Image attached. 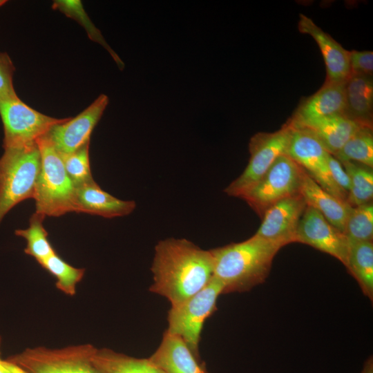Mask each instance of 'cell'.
Returning <instances> with one entry per match:
<instances>
[{"instance_id": "603a6c76", "label": "cell", "mask_w": 373, "mask_h": 373, "mask_svg": "<svg viewBox=\"0 0 373 373\" xmlns=\"http://www.w3.org/2000/svg\"><path fill=\"white\" fill-rule=\"evenodd\" d=\"M332 155L341 163L353 162L372 169V125L361 126L342 148Z\"/></svg>"}, {"instance_id": "5bb4252c", "label": "cell", "mask_w": 373, "mask_h": 373, "mask_svg": "<svg viewBox=\"0 0 373 373\" xmlns=\"http://www.w3.org/2000/svg\"><path fill=\"white\" fill-rule=\"evenodd\" d=\"M298 28L300 32L311 36L318 46L325 64V83H344L351 75L350 51L305 15H299Z\"/></svg>"}, {"instance_id": "9a60e30c", "label": "cell", "mask_w": 373, "mask_h": 373, "mask_svg": "<svg viewBox=\"0 0 373 373\" xmlns=\"http://www.w3.org/2000/svg\"><path fill=\"white\" fill-rule=\"evenodd\" d=\"M149 359L164 373H209L185 342L166 330L157 349Z\"/></svg>"}, {"instance_id": "4316f807", "label": "cell", "mask_w": 373, "mask_h": 373, "mask_svg": "<svg viewBox=\"0 0 373 373\" xmlns=\"http://www.w3.org/2000/svg\"><path fill=\"white\" fill-rule=\"evenodd\" d=\"M343 233L350 244L372 241L373 204L372 202L352 208Z\"/></svg>"}, {"instance_id": "f1b7e54d", "label": "cell", "mask_w": 373, "mask_h": 373, "mask_svg": "<svg viewBox=\"0 0 373 373\" xmlns=\"http://www.w3.org/2000/svg\"><path fill=\"white\" fill-rule=\"evenodd\" d=\"M89 144H86L72 153L60 154L66 171L76 188L95 181L90 167Z\"/></svg>"}, {"instance_id": "cb8c5ba5", "label": "cell", "mask_w": 373, "mask_h": 373, "mask_svg": "<svg viewBox=\"0 0 373 373\" xmlns=\"http://www.w3.org/2000/svg\"><path fill=\"white\" fill-rule=\"evenodd\" d=\"M46 216L36 212L30 218L29 227L25 229H17L16 236L24 238L27 245L26 254L34 258L39 264L50 256L56 254L48 239V232L43 225Z\"/></svg>"}, {"instance_id": "d6a6232c", "label": "cell", "mask_w": 373, "mask_h": 373, "mask_svg": "<svg viewBox=\"0 0 373 373\" xmlns=\"http://www.w3.org/2000/svg\"><path fill=\"white\" fill-rule=\"evenodd\" d=\"M1 338L0 336V347ZM0 373H28L18 365L11 363L7 359H2L0 356Z\"/></svg>"}, {"instance_id": "6da1fadb", "label": "cell", "mask_w": 373, "mask_h": 373, "mask_svg": "<svg viewBox=\"0 0 373 373\" xmlns=\"http://www.w3.org/2000/svg\"><path fill=\"white\" fill-rule=\"evenodd\" d=\"M153 283L150 291L178 304L203 289L213 278V258L184 238L160 240L151 265Z\"/></svg>"}, {"instance_id": "7a4b0ae2", "label": "cell", "mask_w": 373, "mask_h": 373, "mask_svg": "<svg viewBox=\"0 0 373 373\" xmlns=\"http://www.w3.org/2000/svg\"><path fill=\"white\" fill-rule=\"evenodd\" d=\"M279 249L255 234L211 249L213 277L222 284L223 294L247 291L265 281Z\"/></svg>"}, {"instance_id": "4dcf8cb0", "label": "cell", "mask_w": 373, "mask_h": 373, "mask_svg": "<svg viewBox=\"0 0 373 373\" xmlns=\"http://www.w3.org/2000/svg\"><path fill=\"white\" fill-rule=\"evenodd\" d=\"M350 67L351 74L372 76V51H350Z\"/></svg>"}, {"instance_id": "d6986e66", "label": "cell", "mask_w": 373, "mask_h": 373, "mask_svg": "<svg viewBox=\"0 0 373 373\" xmlns=\"http://www.w3.org/2000/svg\"><path fill=\"white\" fill-rule=\"evenodd\" d=\"M300 193L307 206L317 210L330 224L344 232L352 207L322 189L305 170Z\"/></svg>"}, {"instance_id": "8992f818", "label": "cell", "mask_w": 373, "mask_h": 373, "mask_svg": "<svg viewBox=\"0 0 373 373\" xmlns=\"http://www.w3.org/2000/svg\"><path fill=\"white\" fill-rule=\"evenodd\" d=\"M222 284L213 277L200 291L186 300L171 305L168 313L167 332L180 337L200 359L199 343L203 325L216 309Z\"/></svg>"}, {"instance_id": "44dd1931", "label": "cell", "mask_w": 373, "mask_h": 373, "mask_svg": "<svg viewBox=\"0 0 373 373\" xmlns=\"http://www.w3.org/2000/svg\"><path fill=\"white\" fill-rule=\"evenodd\" d=\"M92 361L102 373H164L149 358H139L95 347Z\"/></svg>"}, {"instance_id": "5b68a950", "label": "cell", "mask_w": 373, "mask_h": 373, "mask_svg": "<svg viewBox=\"0 0 373 373\" xmlns=\"http://www.w3.org/2000/svg\"><path fill=\"white\" fill-rule=\"evenodd\" d=\"M95 347L90 343L59 348H26L6 359L28 373H102L93 364Z\"/></svg>"}, {"instance_id": "ffe728a7", "label": "cell", "mask_w": 373, "mask_h": 373, "mask_svg": "<svg viewBox=\"0 0 373 373\" xmlns=\"http://www.w3.org/2000/svg\"><path fill=\"white\" fill-rule=\"evenodd\" d=\"M344 114L363 124L372 125V76L351 74L345 82Z\"/></svg>"}, {"instance_id": "e0dca14e", "label": "cell", "mask_w": 373, "mask_h": 373, "mask_svg": "<svg viewBox=\"0 0 373 373\" xmlns=\"http://www.w3.org/2000/svg\"><path fill=\"white\" fill-rule=\"evenodd\" d=\"M345 82L324 83L317 92L299 104L292 118L288 122L299 124L322 117L344 113Z\"/></svg>"}, {"instance_id": "e575fe53", "label": "cell", "mask_w": 373, "mask_h": 373, "mask_svg": "<svg viewBox=\"0 0 373 373\" xmlns=\"http://www.w3.org/2000/svg\"><path fill=\"white\" fill-rule=\"evenodd\" d=\"M7 2L6 0H0V7Z\"/></svg>"}, {"instance_id": "f546056e", "label": "cell", "mask_w": 373, "mask_h": 373, "mask_svg": "<svg viewBox=\"0 0 373 373\" xmlns=\"http://www.w3.org/2000/svg\"><path fill=\"white\" fill-rule=\"evenodd\" d=\"M15 68L6 52H0V99L16 96L13 86Z\"/></svg>"}, {"instance_id": "ba28073f", "label": "cell", "mask_w": 373, "mask_h": 373, "mask_svg": "<svg viewBox=\"0 0 373 373\" xmlns=\"http://www.w3.org/2000/svg\"><path fill=\"white\" fill-rule=\"evenodd\" d=\"M0 116L3 126V149L36 144L51 128L67 119H57L38 112L17 95L0 99Z\"/></svg>"}, {"instance_id": "7c38bea8", "label": "cell", "mask_w": 373, "mask_h": 373, "mask_svg": "<svg viewBox=\"0 0 373 373\" xmlns=\"http://www.w3.org/2000/svg\"><path fill=\"white\" fill-rule=\"evenodd\" d=\"M306 207L300 194L276 202L264 213L255 235L280 249L296 242L299 222Z\"/></svg>"}, {"instance_id": "9c48e42d", "label": "cell", "mask_w": 373, "mask_h": 373, "mask_svg": "<svg viewBox=\"0 0 373 373\" xmlns=\"http://www.w3.org/2000/svg\"><path fill=\"white\" fill-rule=\"evenodd\" d=\"M304 169L287 154L279 156L241 198L262 218L276 202L300 193Z\"/></svg>"}, {"instance_id": "30bf717a", "label": "cell", "mask_w": 373, "mask_h": 373, "mask_svg": "<svg viewBox=\"0 0 373 373\" xmlns=\"http://www.w3.org/2000/svg\"><path fill=\"white\" fill-rule=\"evenodd\" d=\"M289 124L291 126V136L287 155L298 164L322 189L347 202V193L335 183L329 173L327 165L329 153L309 130Z\"/></svg>"}, {"instance_id": "484cf974", "label": "cell", "mask_w": 373, "mask_h": 373, "mask_svg": "<svg viewBox=\"0 0 373 373\" xmlns=\"http://www.w3.org/2000/svg\"><path fill=\"white\" fill-rule=\"evenodd\" d=\"M41 267L56 278L55 287L66 295L73 296L77 285L84 276L85 269L67 263L57 253L39 263Z\"/></svg>"}, {"instance_id": "ac0fdd59", "label": "cell", "mask_w": 373, "mask_h": 373, "mask_svg": "<svg viewBox=\"0 0 373 373\" xmlns=\"http://www.w3.org/2000/svg\"><path fill=\"white\" fill-rule=\"evenodd\" d=\"M289 123L309 130L332 155L338 152L361 126L367 125L350 118L344 113L322 117L299 124Z\"/></svg>"}, {"instance_id": "2e32d148", "label": "cell", "mask_w": 373, "mask_h": 373, "mask_svg": "<svg viewBox=\"0 0 373 373\" xmlns=\"http://www.w3.org/2000/svg\"><path fill=\"white\" fill-rule=\"evenodd\" d=\"M135 207L134 201L122 200L111 195L95 181L76 188L75 213L111 218L128 215Z\"/></svg>"}, {"instance_id": "1f68e13d", "label": "cell", "mask_w": 373, "mask_h": 373, "mask_svg": "<svg viewBox=\"0 0 373 373\" xmlns=\"http://www.w3.org/2000/svg\"><path fill=\"white\" fill-rule=\"evenodd\" d=\"M327 165L335 183L348 194L351 188V181L342 164L329 153L327 157Z\"/></svg>"}, {"instance_id": "4fadbf2b", "label": "cell", "mask_w": 373, "mask_h": 373, "mask_svg": "<svg viewBox=\"0 0 373 373\" xmlns=\"http://www.w3.org/2000/svg\"><path fill=\"white\" fill-rule=\"evenodd\" d=\"M108 104V97L100 95L76 117L51 128L47 136L59 154L72 153L90 142L91 133Z\"/></svg>"}, {"instance_id": "7402d4cb", "label": "cell", "mask_w": 373, "mask_h": 373, "mask_svg": "<svg viewBox=\"0 0 373 373\" xmlns=\"http://www.w3.org/2000/svg\"><path fill=\"white\" fill-rule=\"evenodd\" d=\"M357 281L363 294L373 299V243L372 241L350 244L345 266Z\"/></svg>"}, {"instance_id": "836d02e7", "label": "cell", "mask_w": 373, "mask_h": 373, "mask_svg": "<svg viewBox=\"0 0 373 373\" xmlns=\"http://www.w3.org/2000/svg\"><path fill=\"white\" fill-rule=\"evenodd\" d=\"M361 373H373V359L372 356L366 360Z\"/></svg>"}, {"instance_id": "52a82bcc", "label": "cell", "mask_w": 373, "mask_h": 373, "mask_svg": "<svg viewBox=\"0 0 373 373\" xmlns=\"http://www.w3.org/2000/svg\"><path fill=\"white\" fill-rule=\"evenodd\" d=\"M291 136V126L287 122L272 133L260 132L249 143L250 158L242 174L224 190L233 197L241 198L257 184L276 159L287 151Z\"/></svg>"}, {"instance_id": "8fae6325", "label": "cell", "mask_w": 373, "mask_h": 373, "mask_svg": "<svg viewBox=\"0 0 373 373\" xmlns=\"http://www.w3.org/2000/svg\"><path fill=\"white\" fill-rule=\"evenodd\" d=\"M296 242L309 245L347 265L350 243L345 235L309 206L300 220Z\"/></svg>"}, {"instance_id": "3957f363", "label": "cell", "mask_w": 373, "mask_h": 373, "mask_svg": "<svg viewBox=\"0 0 373 373\" xmlns=\"http://www.w3.org/2000/svg\"><path fill=\"white\" fill-rule=\"evenodd\" d=\"M37 144L41 169L33 197L36 212L53 217L75 212L76 187L66 171L60 154L47 134Z\"/></svg>"}, {"instance_id": "83f0119b", "label": "cell", "mask_w": 373, "mask_h": 373, "mask_svg": "<svg viewBox=\"0 0 373 373\" xmlns=\"http://www.w3.org/2000/svg\"><path fill=\"white\" fill-rule=\"evenodd\" d=\"M52 8L59 10L67 17L74 19L81 24L86 30L90 39L102 45L111 55L120 69L124 66V63L116 53L109 47L102 36L99 30L90 21L86 13L83 9L80 1H55Z\"/></svg>"}, {"instance_id": "d4e9b609", "label": "cell", "mask_w": 373, "mask_h": 373, "mask_svg": "<svg viewBox=\"0 0 373 373\" xmlns=\"http://www.w3.org/2000/svg\"><path fill=\"white\" fill-rule=\"evenodd\" d=\"M351 181L347 203L355 207L371 202L373 196L372 169L353 162L341 163Z\"/></svg>"}, {"instance_id": "277c9868", "label": "cell", "mask_w": 373, "mask_h": 373, "mask_svg": "<svg viewBox=\"0 0 373 373\" xmlns=\"http://www.w3.org/2000/svg\"><path fill=\"white\" fill-rule=\"evenodd\" d=\"M40 169L37 143L4 149L0 158V224L15 205L33 198Z\"/></svg>"}]
</instances>
